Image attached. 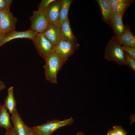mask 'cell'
I'll list each match as a JSON object with an SVG mask.
<instances>
[{"instance_id":"cell-31","label":"cell","mask_w":135,"mask_h":135,"mask_svg":"<svg viewBox=\"0 0 135 135\" xmlns=\"http://www.w3.org/2000/svg\"><path fill=\"white\" fill-rule=\"evenodd\" d=\"M76 135H85L82 132H77Z\"/></svg>"},{"instance_id":"cell-22","label":"cell","mask_w":135,"mask_h":135,"mask_svg":"<svg viewBox=\"0 0 135 135\" xmlns=\"http://www.w3.org/2000/svg\"><path fill=\"white\" fill-rule=\"evenodd\" d=\"M122 47L124 51L135 60V47H129L123 45H122Z\"/></svg>"},{"instance_id":"cell-19","label":"cell","mask_w":135,"mask_h":135,"mask_svg":"<svg viewBox=\"0 0 135 135\" xmlns=\"http://www.w3.org/2000/svg\"><path fill=\"white\" fill-rule=\"evenodd\" d=\"M72 1V0H62V6L57 24L60 28L68 16V11Z\"/></svg>"},{"instance_id":"cell-5","label":"cell","mask_w":135,"mask_h":135,"mask_svg":"<svg viewBox=\"0 0 135 135\" xmlns=\"http://www.w3.org/2000/svg\"><path fill=\"white\" fill-rule=\"evenodd\" d=\"M32 41L39 54L44 60L55 50V46L47 39L43 33H38Z\"/></svg>"},{"instance_id":"cell-7","label":"cell","mask_w":135,"mask_h":135,"mask_svg":"<svg viewBox=\"0 0 135 135\" xmlns=\"http://www.w3.org/2000/svg\"><path fill=\"white\" fill-rule=\"evenodd\" d=\"M62 3V0H55L44 10L45 16L50 24L57 25Z\"/></svg>"},{"instance_id":"cell-13","label":"cell","mask_w":135,"mask_h":135,"mask_svg":"<svg viewBox=\"0 0 135 135\" xmlns=\"http://www.w3.org/2000/svg\"><path fill=\"white\" fill-rule=\"evenodd\" d=\"M60 29L57 25L50 24L47 29L43 33L47 39L55 46L58 44L61 40Z\"/></svg>"},{"instance_id":"cell-3","label":"cell","mask_w":135,"mask_h":135,"mask_svg":"<svg viewBox=\"0 0 135 135\" xmlns=\"http://www.w3.org/2000/svg\"><path fill=\"white\" fill-rule=\"evenodd\" d=\"M74 120L72 117L62 120L55 119L48 120L41 125L31 128L37 135H52L57 129L73 123Z\"/></svg>"},{"instance_id":"cell-17","label":"cell","mask_w":135,"mask_h":135,"mask_svg":"<svg viewBox=\"0 0 135 135\" xmlns=\"http://www.w3.org/2000/svg\"><path fill=\"white\" fill-rule=\"evenodd\" d=\"M14 88L11 86L8 90V95L4 100V105L12 114L16 109V101L14 98Z\"/></svg>"},{"instance_id":"cell-30","label":"cell","mask_w":135,"mask_h":135,"mask_svg":"<svg viewBox=\"0 0 135 135\" xmlns=\"http://www.w3.org/2000/svg\"><path fill=\"white\" fill-rule=\"evenodd\" d=\"M6 34L0 32V40Z\"/></svg>"},{"instance_id":"cell-23","label":"cell","mask_w":135,"mask_h":135,"mask_svg":"<svg viewBox=\"0 0 135 135\" xmlns=\"http://www.w3.org/2000/svg\"><path fill=\"white\" fill-rule=\"evenodd\" d=\"M112 128L117 135H127V132L121 126L116 125Z\"/></svg>"},{"instance_id":"cell-12","label":"cell","mask_w":135,"mask_h":135,"mask_svg":"<svg viewBox=\"0 0 135 135\" xmlns=\"http://www.w3.org/2000/svg\"><path fill=\"white\" fill-rule=\"evenodd\" d=\"M17 21V18L11 12L0 23V32L7 34L15 30Z\"/></svg>"},{"instance_id":"cell-10","label":"cell","mask_w":135,"mask_h":135,"mask_svg":"<svg viewBox=\"0 0 135 135\" xmlns=\"http://www.w3.org/2000/svg\"><path fill=\"white\" fill-rule=\"evenodd\" d=\"M123 17L113 12L110 20L109 25L114 30V36L117 38L122 36L125 31V26L122 21Z\"/></svg>"},{"instance_id":"cell-4","label":"cell","mask_w":135,"mask_h":135,"mask_svg":"<svg viewBox=\"0 0 135 135\" xmlns=\"http://www.w3.org/2000/svg\"><path fill=\"white\" fill-rule=\"evenodd\" d=\"M80 44L77 42H70L61 39L55 46V51L64 63L78 48Z\"/></svg>"},{"instance_id":"cell-28","label":"cell","mask_w":135,"mask_h":135,"mask_svg":"<svg viewBox=\"0 0 135 135\" xmlns=\"http://www.w3.org/2000/svg\"><path fill=\"white\" fill-rule=\"evenodd\" d=\"M107 135H117L113 130H108Z\"/></svg>"},{"instance_id":"cell-16","label":"cell","mask_w":135,"mask_h":135,"mask_svg":"<svg viewBox=\"0 0 135 135\" xmlns=\"http://www.w3.org/2000/svg\"><path fill=\"white\" fill-rule=\"evenodd\" d=\"M124 26L125 30L124 34L117 38L122 45L135 47V36L131 32L129 26L128 24Z\"/></svg>"},{"instance_id":"cell-11","label":"cell","mask_w":135,"mask_h":135,"mask_svg":"<svg viewBox=\"0 0 135 135\" xmlns=\"http://www.w3.org/2000/svg\"><path fill=\"white\" fill-rule=\"evenodd\" d=\"M59 33L61 39L70 42H77L71 28L68 16L61 25Z\"/></svg>"},{"instance_id":"cell-25","label":"cell","mask_w":135,"mask_h":135,"mask_svg":"<svg viewBox=\"0 0 135 135\" xmlns=\"http://www.w3.org/2000/svg\"><path fill=\"white\" fill-rule=\"evenodd\" d=\"M10 12V10L0 11V23L6 18Z\"/></svg>"},{"instance_id":"cell-1","label":"cell","mask_w":135,"mask_h":135,"mask_svg":"<svg viewBox=\"0 0 135 135\" xmlns=\"http://www.w3.org/2000/svg\"><path fill=\"white\" fill-rule=\"evenodd\" d=\"M122 44L113 36L107 43L104 52V58L108 61L121 65L128 66L126 60Z\"/></svg>"},{"instance_id":"cell-9","label":"cell","mask_w":135,"mask_h":135,"mask_svg":"<svg viewBox=\"0 0 135 135\" xmlns=\"http://www.w3.org/2000/svg\"><path fill=\"white\" fill-rule=\"evenodd\" d=\"M11 114L10 119L16 135H28L29 127L24 123L16 109Z\"/></svg>"},{"instance_id":"cell-21","label":"cell","mask_w":135,"mask_h":135,"mask_svg":"<svg viewBox=\"0 0 135 135\" xmlns=\"http://www.w3.org/2000/svg\"><path fill=\"white\" fill-rule=\"evenodd\" d=\"M12 0H0V11L10 10Z\"/></svg>"},{"instance_id":"cell-27","label":"cell","mask_w":135,"mask_h":135,"mask_svg":"<svg viewBox=\"0 0 135 135\" xmlns=\"http://www.w3.org/2000/svg\"><path fill=\"white\" fill-rule=\"evenodd\" d=\"M6 88L5 84L2 81L0 80V92Z\"/></svg>"},{"instance_id":"cell-15","label":"cell","mask_w":135,"mask_h":135,"mask_svg":"<svg viewBox=\"0 0 135 135\" xmlns=\"http://www.w3.org/2000/svg\"><path fill=\"white\" fill-rule=\"evenodd\" d=\"M111 4L113 12L122 16L128 7L134 0H108Z\"/></svg>"},{"instance_id":"cell-26","label":"cell","mask_w":135,"mask_h":135,"mask_svg":"<svg viewBox=\"0 0 135 135\" xmlns=\"http://www.w3.org/2000/svg\"><path fill=\"white\" fill-rule=\"evenodd\" d=\"M4 135H16L14 128L13 127L6 130Z\"/></svg>"},{"instance_id":"cell-32","label":"cell","mask_w":135,"mask_h":135,"mask_svg":"<svg viewBox=\"0 0 135 135\" xmlns=\"http://www.w3.org/2000/svg\"></svg>"},{"instance_id":"cell-6","label":"cell","mask_w":135,"mask_h":135,"mask_svg":"<svg viewBox=\"0 0 135 135\" xmlns=\"http://www.w3.org/2000/svg\"><path fill=\"white\" fill-rule=\"evenodd\" d=\"M29 18L31 24L30 28L38 33H44L50 25V24L45 16L44 10L41 8L34 11Z\"/></svg>"},{"instance_id":"cell-24","label":"cell","mask_w":135,"mask_h":135,"mask_svg":"<svg viewBox=\"0 0 135 135\" xmlns=\"http://www.w3.org/2000/svg\"><path fill=\"white\" fill-rule=\"evenodd\" d=\"M55 0H42L38 5V8L44 10L51 3Z\"/></svg>"},{"instance_id":"cell-2","label":"cell","mask_w":135,"mask_h":135,"mask_svg":"<svg viewBox=\"0 0 135 135\" xmlns=\"http://www.w3.org/2000/svg\"><path fill=\"white\" fill-rule=\"evenodd\" d=\"M45 61L44 68L46 80L52 84H57V74L64 63L58 57L55 50Z\"/></svg>"},{"instance_id":"cell-20","label":"cell","mask_w":135,"mask_h":135,"mask_svg":"<svg viewBox=\"0 0 135 135\" xmlns=\"http://www.w3.org/2000/svg\"><path fill=\"white\" fill-rule=\"evenodd\" d=\"M125 58L129 66L134 72H135V60L130 56L127 53L124 51Z\"/></svg>"},{"instance_id":"cell-29","label":"cell","mask_w":135,"mask_h":135,"mask_svg":"<svg viewBox=\"0 0 135 135\" xmlns=\"http://www.w3.org/2000/svg\"><path fill=\"white\" fill-rule=\"evenodd\" d=\"M28 135H37L32 130L31 128L29 127L28 133Z\"/></svg>"},{"instance_id":"cell-18","label":"cell","mask_w":135,"mask_h":135,"mask_svg":"<svg viewBox=\"0 0 135 135\" xmlns=\"http://www.w3.org/2000/svg\"><path fill=\"white\" fill-rule=\"evenodd\" d=\"M10 120L7 109L4 104H0V128H3L7 130L12 128Z\"/></svg>"},{"instance_id":"cell-14","label":"cell","mask_w":135,"mask_h":135,"mask_svg":"<svg viewBox=\"0 0 135 135\" xmlns=\"http://www.w3.org/2000/svg\"><path fill=\"white\" fill-rule=\"evenodd\" d=\"M96 1L100 8L102 20L109 25L113 12L111 4L108 0H96Z\"/></svg>"},{"instance_id":"cell-8","label":"cell","mask_w":135,"mask_h":135,"mask_svg":"<svg viewBox=\"0 0 135 135\" xmlns=\"http://www.w3.org/2000/svg\"><path fill=\"white\" fill-rule=\"evenodd\" d=\"M38 33L30 28L24 31H17L15 30L6 34L0 40V47L12 40L19 38H25L32 40L36 37Z\"/></svg>"}]
</instances>
